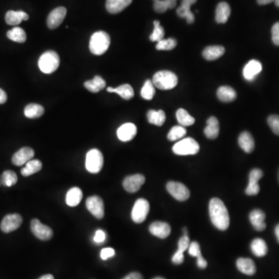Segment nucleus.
<instances>
[{"label":"nucleus","instance_id":"f257e3e1","mask_svg":"<svg viewBox=\"0 0 279 279\" xmlns=\"http://www.w3.org/2000/svg\"><path fill=\"white\" fill-rule=\"evenodd\" d=\"M209 211L210 220L218 230L224 231L228 229L230 216L221 199L213 198L209 202Z\"/></svg>","mask_w":279,"mask_h":279},{"label":"nucleus","instance_id":"f03ea898","mask_svg":"<svg viewBox=\"0 0 279 279\" xmlns=\"http://www.w3.org/2000/svg\"><path fill=\"white\" fill-rule=\"evenodd\" d=\"M110 45V38L105 31L94 33L89 41V50L93 55H102L106 53Z\"/></svg>","mask_w":279,"mask_h":279},{"label":"nucleus","instance_id":"7ed1b4c3","mask_svg":"<svg viewBox=\"0 0 279 279\" xmlns=\"http://www.w3.org/2000/svg\"><path fill=\"white\" fill-rule=\"evenodd\" d=\"M152 82L161 90H170L177 85L178 77L170 71H160L155 74Z\"/></svg>","mask_w":279,"mask_h":279},{"label":"nucleus","instance_id":"20e7f679","mask_svg":"<svg viewBox=\"0 0 279 279\" xmlns=\"http://www.w3.org/2000/svg\"><path fill=\"white\" fill-rule=\"evenodd\" d=\"M60 65L59 55L54 51H48L40 57L38 66L43 73L55 72Z\"/></svg>","mask_w":279,"mask_h":279},{"label":"nucleus","instance_id":"39448f33","mask_svg":"<svg viewBox=\"0 0 279 279\" xmlns=\"http://www.w3.org/2000/svg\"><path fill=\"white\" fill-rule=\"evenodd\" d=\"M103 155L98 149H92L86 154L85 168L90 173H99L103 167Z\"/></svg>","mask_w":279,"mask_h":279},{"label":"nucleus","instance_id":"423d86ee","mask_svg":"<svg viewBox=\"0 0 279 279\" xmlns=\"http://www.w3.org/2000/svg\"><path fill=\"white\" fill-rule=\"evenodd\" d=\"M177 155H194L199 152V145L193 138L188 137L177 142L172 148Z\"/></svg>","mask_w":279,"mask_h":279},{"label":"nucleus","instance_id":"0eeeda50","mask_svg":"<svg viewBox=\"0 0 279 279\" xmlns=\"http://www.w3.org/2000/svg\"><path fill=\"white\" fill-rule=\"evenodd\" d=\"M150 211V204L143 198L138 199L135 202L132 209L131 218L136 223H142L146 220L147 216Z\"/></svg>","mask_w":279,"mask_h":279},{"label":"nucleus","instance_id":"6e6552de","mask_svg":"<svg viewBox=\"0 0 279 279\" xmlns=\"http://www.w3.org/2000/svg\"><path fill=\"white\" fill-rule=\"evenodd\" d=\"M166 189H167L168 192L179 201H186L190 196V192H189V189L181 182L171 181V182H168Z\"/></svg>","mask_w":279,"mask_h":279},{"label":"nucleus","instance_id":"1a4fd4ad","mask_svg":"<svg viewBox=\"0 0 279 279\" xmlns=\"http://www.w3.org/2000/svg\"><path fill=\"white\" fill-rule=\"evenodd\" d=\"M33 234L41 240H49L53 237V230L49 226L43 224L38 219H34L31 223Z\"/></svg>","mask_w":279,"mask_h":279},{"label":"nucleus","instance_id":"9d476101","mask_svg":"<svg viewBox=\"0 0 279 279\" xmlns=\"http://www.w3.org/2000/svg\"><path fill=\"white\" fill-rule=\"evenodd\" d=\"M86 208L91 214L93 215L98 220H101L105 215V209H104V203L102 198L98 196H90L87 199Z\"/></svg>","mask_w":279,"mask_h":279},{"label":"nucleus","instance_id":"9b49d317","mask_svg":"<svg viewBox=\"0 0 279 279\" xmlns=\"http://www.w3.org/2000/svg\"><path fill=\"white\" fill-rule=\"evenodd\" d=\"M23 223L22 216L17 213L7 215L3 219L0 228L4 233H11L19 228Z\"/></svg>","mask_w":279,"mask_h":279},{"label":"nucleus","instance_id":"f8f14e48","mask_svg":"<svg viewBox=\"0 0 279 279\" xmlns=\"http://www.w3.org/2000/svg\"><path fill=\"white\" fill-rule=\"evenodd\" d=\"M67 10L65 7H59L50 13L47 19V25L49 29H56L63 22L66 17Z\"/></svg>","mask_w":279,"mask_h":279},{"label":"nucleus","instance_id":"ddd939ff","mask_svg":"<svg viewBox=\"0 0 279 279\" xmlns=\"http://www.w3.org/2000/svg\"><path fill=\"white\" fill-rule=\"evenodd\" d=\"M145 177L142 174H136L125 178L123 182V188L129 193H136L145 184Z\"/></svg>","mask_w":279,"mask_h":279},{"label":"nucleus","instance_id":"4468645a","mask_svg":"<svg viewBox=\"0 0 279 279\" xmlns=\"http://www.w3.org/2000/svg\"><path fill=\"white\" fill-rule=\"evenodd\" d=\"M263 177V172L258 169H254L250 172L249 184L246 189L245 193L247 196H256L260 192L258 182Z\"/></svg>","mask_w":279,"mask_h":279},{"label":"nucleus","instance_id":"2eb2a0df","mask_svg":"<svg viewBox=\"0 0 279 279\" xmlns=\"http://www.w3.org/2000/svg\"><path fill=\"white\" fill-rule=\"evenodd\" d=\"M34 157V151L32 148L25 147L14 154L12 158V162L17 166H22L28 163L29 161L32 160Z\"/></svg>","mask_w":279,"mask_h":279},{"label":"nucleus","instance_id":"dca6fc26","mask_svg":"<svg viewBox=\"0 0 279 279\" xmlns=\"http://www.w3.org/2000/svg\"><path fill=\"white\" fill-rule=\"evenodd\" d=\"M151 233L161 239L167 238L171 233L170 225L165 222L156 221L151 224L149 227Z\"/></svg>","mask_w":279,"mask_h":279},{"label":"nucleus","instance_id":"f3484780","mask_svg":"<svg viewBox=\"0 0 279 279\" xmlns=\"http://www.w3.org/2000/svg\"><path fill=\"white\" fill-rule=\"evenodd\" d=\"M197 0H182L181 6L177 9V14L179 17L185 18L188 24H191L194 23V14L191 11L192 5L196 4Z\"/></svg>","mask_w":279,"mask_h":279},{"label":"nucleus","instance_id":"a211bd4d","mask_svg":"<svg viewBox=\"0 0 279 279\" xmlns=\"http://www.w3.org/2000/svg\"><path fill=\"white\" fill-rule=\"evenodd\" d=\"M137 133L136 126L133 123H126L119 126L117 129V136L121 142H126L131 141Z\"/></svg>","mask_w":279,"mask_h":279},{"label":"nucleus","instance_id":"6ab92c4d","mask_svg":"<svg viewBox=\"0 0 279 279\" xmlns=\"http://www.w3.org/2000/svg\"><path fill=\"white\" fill-rule=\"evenodd\" d=\"M262 71V65L257 60H251L243 68V75L246 80H254L257 75Z\"/></svg>","mask_w":279,"mask_h":279},{"label":"nucleus","instance_id":"aec40b11","mask_svg":"<svg viewBox=\"0 0 279 279\" xmlns=\"http://www.w3.org/2000/svg\"><path fill=\"white\" fill-rule=\"evenodd\" d=\"M250 221L257 231H263L266 228L265 213L261 209H254L250 213Z\"/></svg>","mask_w":279,"mask_h":279},{"label":"nucleus","instance_id":"412c9836","mask_svg":"<svg viewBox=\"0 0 279 279\" xmlns=\"http://www.w3.org/2000/svg\"><path fill=\"white\" fill-rule=\"evenodd\" d=\"M230 14H231V9L230 5L227 3H220L216 7L215 20L218 24H225L228 21Z\"/></svg>","mask_w":279,"mask_h":279},{"label":"nucleus","instance_id":"4be33fe9","mask_svg":"<svg viewBox=\"0 0 279 279\" xmlns=\"http://www.w3.org/2000/svg\"><path fill=\"white\" fill-rule=\"evenodd\" d=\"M5 20L9 25L17 26L21 24L23 21H28L29 16L24 11H10L6 14Z\"/></svg>","mask_w":279,"mask_h":279},{"label":"nucleus","instance_id":"5701e85b","mask_svg":"<svg viewBox=\"0 0 279 279\" xmlns=\"http://www.w3.org/2000/svg\"><path fill=\"white\" fill-rule=\"evenodd\" d=\"M133 0H106V7L112 14H119L131 4Z\"/></svg>","mask_w":279,"mask_h":279},{"label":"nucleus","instance_id":"b1692460","mask_svg":"<svg viewBox=\"0 0 279 279\" xmlns=\"http://www.w3.org/2000/svg\"><path fill=\"white\" fill-rule=\"evenodd\" d=\"M207 126L205 128L204 133L209 139L214 140L218 137L220 133V125L219 121L214 116H211L207 119Z\"/></svg>","mask_w":279,"mask_h":279},{"label":"nucleus","instance_id":"393cba45","mask_svg":"<svg viewBox=\"0 0 279 279\" xmlns=\"http://www.w3.org/2000/svg\"><path fill=\"white\" fill-rule=\"evenodd\" d=\"M237 267L239 271L247 275H253L256 273V265L250 258L240 257L237 260Z\"/></svg>","mask_w":279,"mask_h":279},{"label":"nucleus","instance_id":"a878e982","mask_svg":"<svg viewBox=\"0 0 279 279\" xmlns=\"http://www.w3.org/2000/svg\"><path fill=\"white\" fill-rule=\"evenodd\" d=\"M239 145L246 153H251L255 148L254 140L249 132L244 131L240 133L238 139Z\"/></svg>","mask_w":279,"mask_h":279},{"label":"nucleus","instance_id":"bb28decb","mask_svg":"<svg viewBox=\"0 0 279 279\" xmlns=\"http://www.w3.org/2000/svg\"><path fill=\"white\" fill-rule=\"evenodd\" d=\"M224 53V47L213 45V46L207 47L203 50V56L207 61H214L223 56Z\"/></svg>","mask_w":279,"mask_h":279},{"label":"nucleus","instance_id":"cd10ccee","mask_svg":"<svg viewBox=\"0 0 279 279\" xmlns=\"http://www.w3.org/2000/svg\"><path fill=\"white\" fill-rule=\"evenodd\" d=\"M82 197H83L82 191L79 188L73 187L68 191L65 201H66L68 206H71V207H75L80 203Z\"/></svg>","mask_w":279,"mask_h":279},{"label":"nucleus","instance_id":"c85d7f7f","mask_svg":"<svg viewBox=\"0 0 279 279\" xmlns=\"http://www.w3.org/2000/svg\"><path fill=\"white\" fill-rule=\"evenodd\" d=\"M106 85V81L104 80L103 78L99 75H96L92 78V80L86 81L84 83L85 89L93 93L100 92L101 90L105 89Z\"/></svg>","mask_w":279,"mask_h":279},{"label":"nucleus","instance_id":"c756f323","mask_svg":"<svg viewBox=\"0 0 279 279\" xmlns=\"http://www.w3.org/2000/svg\"><path fill=\"white\" fill-rule=\"evenodd\" d=\"M189 254L193 257L197 258V265L199 268L205 269L207 267V262L206 260L203 258L202 255L201 250H200V246L199 243L196 241L191 242L190 245H189Z\"/></svg>","mask_w":279,"mask_h":279},{"label":"nucleus","instance_id":"7c9ffc66","mask_svg":"<svg viewBox=\"0 0 279 279\" xmlns=\"http://www.w3.org/2000/svg\"><path fill=\"white\" fill-rule=\"evenodd\" d=\"M217 97L222 102H233L237 98V92L230 86H220L217 90Z\"/></svg>","mask_w":279,"mask_h":279},{"label":"nucleus","instance_id":"2f4dec72","mask_svg":"<svg viewBox=\"0 0 279 279\" xmlns=\"http://www.w3.org/2000/svg\"><path fill=\"white\" fill-rule=\"evenodd\" d=\"M107 92H114V93L118 94L119 96L123 98V99L129 100L132 99L134 95V91L131 85L129 84H124V85H120L117 88H111L109 87L107 88Z\"/></svg>","mask_w":279,"mask_h":279},{"label":"nucleus","instance_id":"473e14b6","mask_svg":"<svg viewBox=\"0 0 279 279\" xmlns=\"http://www.w3.org/2000/svg\"><path fill=\"white\" fill-rule=\"evenodd\" d=\"M44 113H45V108L40 104H28L24 109V115L26 117L29 118V119H37V118L41 117L44 115Z\"/></svg>","mask_w":279,"mask_h":279},{"label":"nucleus","instance_id":"72a5a7b5","mask_svg":"<svg viewBox=\"0 0 279 279\" xmlns=\"http://www.w3.org/2000/svg\"><path fill=\"white\" fill-rule=\"evenodd\" d=\"M147 117H148L149 123L155 125V126H162L165 123L166 115L162 109L158 111L151 109L148 111Z\"/></svg>","mask_w":279,"mask_h":279},{"label":"nucleus","instance_id":"f704fd0d","mask_svg":"<svg viewBox=\"0 0 279 279\" xmlns=\"http://www.w3.org/2000/svg\"><path fill=\"white\" fill-rule=\"evenodd\" d=\"M251 251L256 257H262L267 254V246L265 241L262 239L256 238L251 242L250 244Z\"/></svg>","mask_w":279,"mask_h":279},{"label":"nucleus","instance_id":"c9c22d12","mask_svg":"<svg viewBox=\"0 0 279 279\" xmlns=\"http://www.w3.org/2000/svg\"><path fill=\"white\" fill-rule=\"evenodd\" d=\"M42 167L43 165L41 161L38 159H32L26 164L25 167L23 168L21 170V174L24 177H28L40 172L42 169Z\"/></svg>","mask_w":279,"mask_h":279},{"label":"nucleus","instance_id":"e433bc0d","mask_svg":"<svg viewBox=\"0 0 279 279\" xmlns=\"http://www.w3.org/2000/svg\"><path fill=\"white\" fill-rule=\"evenodd\" d=\"M154 10L157 13L163 14L166 12L169 9H173L176 7L177 0H153Z\"/></svg>","mask_w":279,"mask_h":279},{"label":"nucleus","instance_id":"4c0bfd02","mask_svg":"<svg viewBox=\"0 0 279 279\" xmlns=\"http://www.w3.org/2000/svg\"><path fill=\"white\" fill-rule=\"evenodd\" d=\"M176 117L180 126H189L194 124L195 119L184 109H178Z\"/></svg>","mask_w":279,"mask_h":279},{"label":"nucleus","instance_id":"58836bf2","mask_svg":"<svg viewBox=\"0 0 279 279\" xmlns=\"http://www.w3.org/2000/svg\"><path fill=\"white\" fill-rule=\"evenodd\" d=\"M7 38L14 42L24 43L27 41V34L22 28L16 27L7 32Z\"/></svg>","mask_w":279,"mask_h":279},{"label":"nucleus","instance_id":"ea45409f","mask_svg":"<svg viewBox=\"0 0 279 279\" xmlns=\"http://www.w3.org/2000/svg\"><path fill=\"white\" fill-rule=\"evenodd\" d=\"M0 180L2 182L3 186L11 187V186L17 184L18 178H17V174L15 172L8 170L5 171L2 174V176L0 177Z\"/></svg>","mask_w":279,"mask_h":279},{"label":"nucleus","instance_id":"a19ab883","mask_svg":"<svg viewBox=\"0 0 279 279\" xmlns=\"http://www.w3.org/2000/svg\"><path fill=\"white\" fill-rule=\"evenodd\" d=\"M155 95V85L151 80H147L142 88L141 95L146 100H152Z\"/></svg>","mask_w":279,"mask_h":279},{"label":"nucleus","instance_id":"79ce46f5","mask_svg":"<svg viewBox=\"0 0 279 279\" xmlns=\"http://www.w3.org/2000/svg\"><path fill=\"white\" fill-rule=\"evenodd\" d=\"M187 131L186 128L182 126H176L172 127L168 134V139L170 142H176L178 140L181 139L183 136H186Z\"/></svg>","mask_w":279,"mask_h":279},{"label":"nucleus","instance_id":"37998d69","mask_svg":"<svg viewBox=\"0 0 279 279\" xmlns=\"http://www.w3.org/2000/svg\"><path fill=\"white\" fill-rule=\"evenodd\" d=\"M154 26H155V28H154L153 33L150 35V40L154 42H155V41L159 42V41L164 39L165 30L161 26L160 22L159 21H155L154 22Z\"/></svg>","mask_w":279,"mask_h":279},{"label":"nucleus","instance_id":"c03bdc74","mask_svg":"<svg viewBox=\"0 0 279 279\" xmlns=\"http://www.w3.org/2000/svg\"><path fill=\"white\" fill-rule=\"evenodd\" d=\"M177 46V41L174 38L163 39L158 42L156 45L157 50L159 51H171Z\"/></svg>","mask_w":279,"mask_h":279},{"label":"nucleus","instance_id":"a18cd8bd","mask_svg":"<svg viewBox=\"0 0 279 279\" xmlns=\"http://www.w3.org/2000/svg\"><path fill=\"white\" fill-rule=\"evenodd\" d=\"M267 123L271 127L273 133L279 136V116L278 115H271L267 119Z\"/></svg>","mask_w":279,"mask_h":279},{"label":"nucleus","instance_id":"49530a36","mask_svg":"<svg viewBox=\"0 0 279 279\" xmlns=\"http://www.w3.org/2000/svg\"><path fill=\"white\" fill-rule=\"evenodd\" d=\"M191 241L190 239L188 236H183V237H181L180 240L179 241V247H178V250L182 253H184L186 250H188L190 245Z\"/></svg>","mask_w":279,"mask_h":279},{"label":"nucleus","instance_id":"de8ad7c7","mask_svg":"<svg viewBox=\"0 0 279 279\" xmlns=\"http://www.w3.org/2000/svg\"><path fill=\"white\" fill-rule=\"evenodd\" d=\"M271 39L276 46H279V22L275 23L271 28Z\"/></svg>","mask_w":279,"mask_h":279},{"label":"nucleus","instance_id":"09e8293b","mask_svg":"<svg viewBox=\"0 0 279 279\" xmlns=\"http://www.w3.org/2000/svg\"><path fill=\"white\" fill-rule=\"evenodd\" d=\"M114 255V249L111 248V247H106V248H103L101 250L100 256L102 260H107L109 257H113Z\"/></svg>","mask_w":279,"mask_h":279},{"label":"nucleus","instance_id":"8fccbe9b","mask_svg":"<svg viewBox=\"0 0 279 279\" xmlns=\"http://www.w3.org/2000/svg\"><path fill=\"white\" fill-rule=\"evenodd\" d=\"M106 239V233L102 230H98L95 232V236H94V241L96 243H103Z\"/></svg>","mask_w":279,"mask_h":279},{"label":"nucleus","instance_id":"3c124183","mask_svg":"<svg viewBox=\"0 0 279 279\" xmlns=\"http://www.w3.org/2000/svg\"><path fill=\"white\" fill-rule=\"evenodd\" d=\"M183 261H184V253L177 250L172 257V262L175 264H181L183 263Z\"/></svg>","mask_w":279,"mask_h":279},{"label":"nucleus","instance_id":"603ef678","mask_svg":"<svg viewBox=\"0 0 279 279\" xmlns=\"http://www.w3.org/2000/svg\"><path fill=\"white\" fill-rule=\"evenodd\" d=\"M123 279H144V277L139 272H132L127 274Z\"/></svg>","mask_w":279,"mask_h":279},{"label":"nucleus","instance_id":"864d4df0","mask_svg":"<svg viewBox=\"0 0 279 279\" xmlns=\"http://www.w3.org/2000/svg\"><path fill=\"white\" fill-rule=\"evenodd\" d=\"M7 101V95L5 91L0 89V104H4Z\"/></svg>","mask_w":279,"mask_h":279},{"label":"nucleus","instance_id":"5fc2aeb1","mask_svg":"<svg viewBox=\"0 0 279 279\" xmlns=\"http://www.w3.org/2000/svg\"><path fill=\"white\" fill-rule=\"evenodd\" d=\"M257 1L259 5H267L274 2V0H257Z\"/></svg>","mask_w":279,"mask_h":279},{"label":"nucleus","instance_id":"6e6d98bb","mask_svg":"<svg viewBox=\"0 0 279 279\" xmlns=\"http://www.w3.org/2000/svg\"><path fill=\"white\" fill-rule=\"evenodd\" d=\"M38 279H55L54 276L52 274H45V275L41 276V277H39Z\"/></svg>","mask_w":279,"mask_h":279},{"label":"nucleus","instance_id":"4d7b16f0","mask_svg":"<svg viewBox=\"0 0 279 279\" xmlns=\"http://www.w3.org/2000/svg\"><path fill=\"white\" fill-rule=\"evenodd\" d=\"M274 232H275L276 237H277V241H278L279 243V224H277V226H276Z\"/></svg>","mask_w":279,"mask_h":279},{"label":"nucleus","instance_id":"13d9d810","mask_svg":"<svg viewBox=\"0 0 279 279\" xmlns=\"http://www.w3.org/2000/svg\"><path fill=\"white\" fill-rule=\"evenodd\" d=\"M183 233H184V236H188V230L187 229H183Z\"/></svg>","mask_w":279,"mask_h":279},{"label":"nucleus","instance_id":"bf43d9fd","mask_svg":"<svg viewBox=\"0 0 279 279\" xmlns=\"http://www.w3.org/2000/svg\"><path fill=\"white\" fill-rule=\"evenodd\" d=\"M274 4L277 7H279V0H274Z\"/></svg>","mask_w":279,"mask_h":279},{"label":"nucleus","instance_id":"052dcab7","mask_svg":"<svg viewBox=\"0 0 279 279\" xmlns=\"http://www.w3.org/2000/svg\"><path fill=\"white\" fill-rule=\"evenodd\" d=\"M153 279H165V278H164V277H155V278Z\"/></svg>","mask_w":279,"mask_h":279},{"label":"nucleus","instance_id":"680f3d73","mask_svg":"<svg viewBox=\"0 0 279 279\" xmlns=\"http://www.w3.org/2000/svg\"><path fill=\"white\" fill-rule=\"evenodd\" d=\"M3 186L2 184V182H1V180H0V186Z\"/></svg>","mask_w":279,"mask_h":279}]
</instances>
